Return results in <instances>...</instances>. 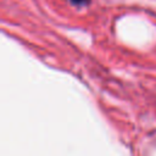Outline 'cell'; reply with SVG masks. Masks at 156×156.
I'll list each match as a JSON object with an SVG mask.
<instances>
[{
  "instance_id": "6da1fadb",
  "label": "cell",
  "mask_w": 156,
  "mask_h": 156,
  "mask_svg": "<svg viewBox=\"0 0 156 156\" xmlns=\"http://www.w3.org/2000/svg\"><path fill=\"white\" fill-rule=\"evenodd\" d=\"M73 6H77V7H83V6H87L90 4V0H68Z\"/></svg>"
}]
</instances>
